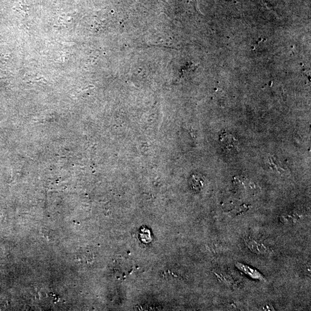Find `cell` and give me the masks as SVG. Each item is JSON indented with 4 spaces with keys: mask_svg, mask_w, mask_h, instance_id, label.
<instances>
[{
    "mask_svg": "<svg viewBox=\"0 0 311 311\" xmlns=\"http://www.w3.org/2000/svg\"><path fill=\"white\" fill-rule=\"evenodd\" d=\"M220 143L223 148L230 153H235L238 150V141L229 133H223L220 138Z\"/></svg>",
    "mask_w": 311,
    "mask_h": 311,
    "instance_id": "1",
    "label": "cell"
},
{
    "mask_svg": "<svg viewBox=\"0 0 311 311\" xmlns=\"http://www.w3.org/2000/svg\"><path fill=\"white\" fill-rule=\"evenodd\" d=\"M244 242L251 252L256 254H266L269 252V248L264 244L261 243L250 237H245Z\"/></svg>",
    "mask_w": 311,
    "mask_h": 311,
    "instance_id": "2",
    "label": "cell"
},
{
    "mask_svg": "<svg viewBox=\"0 0 311 311\" xmlns=\"http://www.w3.org/2000/svg\"><path fill=\"white\" fill-rule=\"evenodd\" d=\"M239 271L244 273L245 275L254 279L259 280V281H265L264 276L260 272L255 268H253L247 265L242 264L241 262H237L235 264Z\"/></svg>",
    "mask_w": 311,
    "mask_h": 311,
    "instance_id": "3",
    "label": "cell"
},
{
    "mask_svg": "<svg viewBox=\"0 0 311 311\" xmlns=\"http://www.w3.org/2000/svg\"><path fill=\"white\" fill-rule=\"evenodd\" d=\"M272 309H273V307H270L269 305L265 306L264 307V308H263V310L265 311H271L272 310Z\"/></svg>",
    "mask_w": 311,
    "mask_h": 311,
    "instance_id": "4",
    "label": "cell"
}]
</instances>
